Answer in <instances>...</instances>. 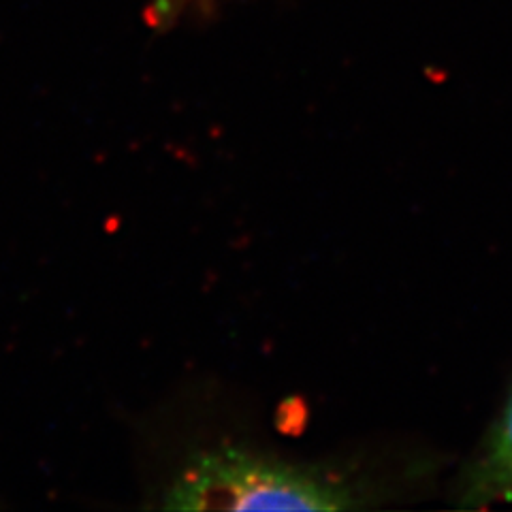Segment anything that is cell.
<instances>
[{"instance_id": "1", "label": "cell", "mask_w": 512, "mask_h": 512, "mask_svg": "<svg viewBox=\"0 0 512 512\" xmlns=\"http://www.w3.org/2000/svg\"><path fill=\"white\" fill-rule=\"evenodd\" d=\"M372 493L327 468L218 446L192 457L163 493L167 510H357Z\"/></svg>"}, {"instance_id": "2", "label": "cell", "mask_w": 512, "mask_h": 512, "mask_svg": "<svg viewBox=\"0 0 512 512\" xmlns=\"http://www.w3.org/2000/svg\"><path fill=\"white\" fill-rule=\"evenodd\" d=\"M457 504L487 508L512 500V387L483 444L463 470Z\"/></svg>"}]
</instances>
